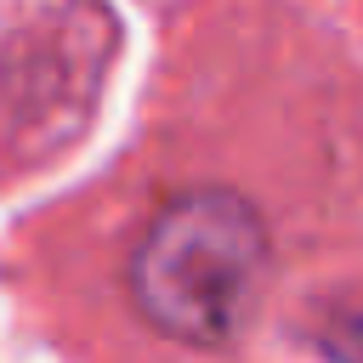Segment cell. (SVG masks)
<instances>
[{"mask_svg": "<svg viewBox=\"0 0 363 363\" xmlns=\"http://www.w3.org/2000/svg\"><path fill=\"white\" fill-rule=\"evenodd\" d=\"M267 284V227L250 199L199 187L170 199L130 255L136 312L187 346H227Z\"/></svg>", "mask_w": 363, "mask_h": 363, "instance_id": "6da1fadb", "label": "cell"}]
</instances>
